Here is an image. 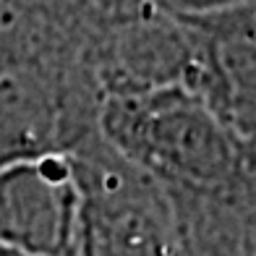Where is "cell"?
Here are the masks:
<instances>
[{
    "label": "cell",
    "mask_w": 256,
    "mask_h": 256,
    "mask_svg": "<svg viewBox=\"0 0 256 256\" xmlns=\"http://www.w3.org/2000/svg\"><path fill=\"white\" fill-rule=\"evenodd\" d=\"M102 104L84 3H0V168L71 157Z\"/></svg>",
    "instance_id": "obj_1"
},
{
    "label": "cell",
    "mask_w": 256,
    "mask_h": 256,
    "mask_svg": "<svg viewBox=\"0 0 256 256\" xmlns=\"http://www.w3.org/2000/svg\"><path fill=\"white\" fill-rule=\"evenodd\" d=\"M100 134L168 191L232 199L240 191L246 142L194 89L104 100Z\"/></svg>",
    "instance_id": "obj_2"
},
{
    "label": "cell",
    "mask_w": 256,
    "mask_h": 256,
    "mask_svg": "<svg viewBox=\"0 0 256 256\" xmlns=\"http://www.w3.org/2000/svg\"><path fill=\"white\" fill-rule=\"evenodd\" d=\"M68 162L78 188V256H188L172 194L102 134Z\"/></svg>",
    "instance_id": "obj_3"
},
{
    "label": "cell",
    "mask_w": 256,
    "mask_h": 256,
    "mask_svg": "<svg viewBox=\"0 0 256 256\" xmlns=\"http://www.w3.org/2000/svg\"><path fill=\"white\" fill-rule=\"evenodd\" d=\"M0 246L21 256H78V188L68 157L0 168Z\"/></svg>",
    "instance_id": "obj_4"
},
{
    "label": "cell",
    "mask_w": 256,
    "mask_h": 256,
    "mask_svg": "<svg viewBox=\"0 0 256 256\" xmlns=\"http://www.w3.org/2000/svg\"><path fill=\"white\" fill-rule=\"evenodd\" d=\"M202 52L199 94L243 142L256 138V3L170 6Z\"/></svg>",
    "instance_id": "obj_5"
},
{
    "label": "cell",
    "mask_w": 256,
    "mask_h": 256,
    "mask_svg": "<svg viewBox=\"0 0 256 256\" xmlns=\"http://www.w3.org/2000/svg\"><path fill=\"white\" fill-rule=\"evenodd\" d=\"M0 256H21V254L10 251V248H6V246H0Z\"/></svg>",
    "instance_id": "obj_6"
}]
</instances>
